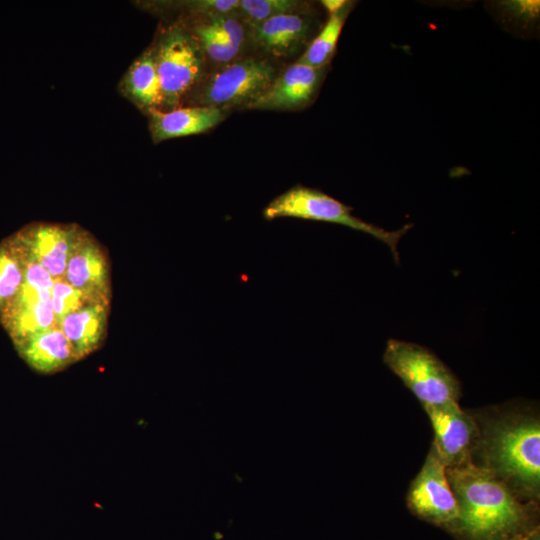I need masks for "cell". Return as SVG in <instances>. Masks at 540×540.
I'll list each match as a JSON object with an SVG mask.
<instances>
[{"label":"cell","mask_w":540,"mask_h":540,"mask_svg":"<svg viewBox=\"0 0 540 540\" xmlns=\"http://www.w3.org/2000/svg\"><path fill=\"white\" fill-rule=\"evenodd\" d=\"M276 77L274 66L262 58L235 59L211 73L199 86V106L221 111L233 107L247 108Z\"/></svg>","instance_id":"6"},{"label":"cell","mask_w":540,"mask_h":540,"mask_svg":"<svg viewBox=\"0 0 540 540\" xmlns=\"http://www.w3.org/2000/svg\"><path fill=\"white\" fill-rule=\"evenodd\" d=\"M124 94L138 107L147 110L161 108V91L152 48L144 51L124 75Z\"/></svg>","instance_id":"17"},{"label":"cell","mask_w":540,"mask_h":540,"mask_svg":"<svg viewBox=\"0 0 540 540\" xmlns=\"http://www.w3.org/2000/svg\"><path fill=\"white\" fill-rule=\"evenodd\" d=\"M475 415L479 435L472 463L490 471L522 501L540 497V421L536 415L508 410Z\"/></svg>","instance_id":"2"},{"label":"cell","mask_w":540,"mask_h":540,"mask_svg":"<svg viewBox=\"0 0 540 540\" xmlns=\"http://www.w3.org/2000/svg\"><path fill=\"white\" fill-rule=\"evenodd\" d=\"M433 431L432 447L446 468L472 462L479 427L475 415L463 410L458 401L424 406Z\"/></svg>","instance_id":"8"},{"label":"cell","mask_w":540,"mask_h":540,"mask_svg":"<svg viewBox=\"0 0 540 540\" xmlns=\"http://www.w3.org/2000/svg\"><path fill=\"white\" fill-rule=\"evenodd\" d=\"M26 252L13 234L0 242V317L18 296L25 276Z\"/></svg>","instance_id":"18"},{"label":"cell","mask_w":540,"mask_h":540,"mask_svg":"<svg viewBox=\"0 0 540 540\" xmlns=\"http://www.w3.org/2000/svg\"><path fill=\"white\" fill-rule=\"evenodd\" d=\"M15 348L29 367L42 374L56 373L78 361L72 344L59 327L36 334Z\"/></svg>","instance_id":"15"},{"label":"cell","mask_w":540,"mask_h":540,"mask_svg":"<svg viewBox=\"0 0 540 540\" xmlns=\"http://www.w3.org/2000/svg\"><path fill=\"white\" fill-rule=\"evenodd\" d=\"M351 7L352 2L347 1L341 10L330 14L324 27L308 44L297 62L314 68L326 67L334 55L342 27Z\"/></svg>","instance_id":"19"},{"label":"cell","mask_w":540,"mask_h":540,"mask_svg":"<svg viewBox=\"0 0 540 540\" xmlns=\"http://www.w3.org/2000/svg\"><path fill=\"white\" fill-rule=\"evenodd\" d=\"M109 306L88 304L65 316L59 328L73 346L81 360L99 349L105 340Z\"/></svg>","instance_id":"16"},{"label":"cell","mask_w":540,"mask_h":540,"mask_svg":"<svg viewBox=\"0 0 540 540\" xmlns=\"http://www.w3.org/2000/svg\"><path fill=\"white\" fill-rule=\"evenodd\" d=\"M353 208L314 188L296 185L275 197L263 210V217L274 220L282 217L327 222L369 234L386 244L395 262L399 263L398 243L413 224L388 231L352 214Z\"/></svg>","instance_id":"4"},{"label":"cell","mask_w":540,"mask_h":540,"mask_svg":"<svg viewBox=\"0 0 540 540\" xmlns=\"http://www.w3.org/2000/svg\"><path fill=\"white\" fill-rule=\"evenodd\" d=\"M304 7L305 3L293 0H241L236 11L250 25L278 15L301 12Z\"/></svg>","instance_id":"20"},{"label":"cell","mask_w":540,"mask_h":540,"mask_svg":"<svg viewBox=\"0 0 540 540\" xmlns=\"http://www.w3.org/2000/svg\"><path fill=\"white\" fill-rule=\"evenodd\" d=\"M193 33L205 57L207 56L211 61L225 65L235 60L240 53V49L224 40L208 22L196 25Z\"/></svg>","instance_id":"21"},{"label":"cell","mask_w":540,"mask_h":540,"mask_svg":"<svg viewBox=\"0 0 540 540\" xmlns=\"http://www.w3.org/2000/svg\"><path fill=\"white\" fill-rule=\"evenodd\" d=\"M459 514L457 540H515L536 529V503L520 500L487 469L468 463L446 468Z\"/></svg>","instance_id":"1"},{"label":"cell","mask_w":540,"mask_h":540,"mask_svg":"<svg viewBox=\"0 0 540 540\" xmlns=\"http://www.w3.org/2000/svg\"><path fill=\"white\" fill-rule=\"evenodd\" d=\"M148 113L149 130L155 143L206 132L225 117L217 108L199 105L169 111L156 109Z\"/></svg>","instance_id":"14"},{"label":"cell","mask_w":540,"mask_h":540,"mask_svg":"<svg viewBox=\"0 0 540 540\" xmlns=\"http://www.w3.org/2000/svg\"><path fill=\"white\" fill-rule=\"evenodd\" d=\"M83 228L75 224L32 223L15 234L26 252L54 279L64 278L68 259Z\"/></svg>","instance_id":"10"},{"label":"cell","mask_w":540,"mask_h":540,"mask_svg":"<svg viewBox=\"0 0 540 540\" xmlns=\"http://www.w3.org/2000/svg\"><path fill=\"white\" fill-rule=\"evenodd\" d=\"M153 50L161 91V108H177L201 80L205 55L194 33L179 25L167 27Z\"/></svg>","instance_id":"5"},{"label":"cell","mask_w":540,"mask_h":540,"mask_svg":"<svg viewBox=\"0 0 540 540\" xmlns=\"http://www.w3.org/2000/svg\"><path fill=\"white\" fill-rule=\"evenodd\" d=\"M64 279L91 303L109 306V257L103 246L85 229H82L73 246Z\"/></svg>","instance_id":"9"},{"label":"cell","mask_w":540,"mask_h":540,"mask_svg":"<svg viewBox=\"0 0 540 540\" xmlns=\"http://www.w3.org/2000/svg\"><path fill=\"white\" fill-rule=\"evenodd\" d=\"M24 283L34 288L51 291L55 279L26 252Z\"/></svg>","instance_id":"24"},{"label":"cell","mask_w":540,"mask_h":540,"mask_svg":"<svg viewBox=\"0 0 540 540\" xmlns=\"http://www.w3.org/2000/svg\"><path fill=\"white\" fill-rule=\"evenodd\" d=\"M407 507L421 520L450 531L459 514L446 467L431 446L407 492Z\"/></svg>","instance_id":"7"},{"label":"cell","mask_w":540,"mask_h":540,"mask_svg":"<svg viewBox=\"0 0 540 540\" xmlns=\"http://www.w3.org/2000/svg\"><path fill=\"white\" fill-rule=\"evenodd\" d=\"M50 299L51 291L23 283L16 299L0 317V323L14 346L36 334L58 327Z\"/></svg>","instance_id":"12"},{"label":"cell","mask_w":540,"mask_h":540,"mask_svg":"<svg viewBox=\"0 0 540 540\" xmlns=\"http://www.w3.org/2000/svg\"><path fill=\"white\" fill-rule=\"evenodd\" d=\"M210 26L227 42L241 50L245 41V27L235 13L206 15Z\"/></svg>","instance_id":"23"},{"label":"cell","mask_w":540,"mask_h":540,"mask_svg":"<svg viewBox=\"0 0 540 540\" xmlns=\"http://www.w3.org/2000/svg\"><path fill=\"white\" fill-rule=\"evenodd\" d=\"M312 21L304 12L282 14L250 24L253 44L272 57H290L308 41Z\"/></svg>","instance_id":"13"},{"label":"cell","mask_w":540,"mask_h":540,"mask_svg":"<svg viewBox=\"0 0 540 540\" xmlns=\"http://www.w3.org/2000/svg\"><path fill=\"white\" fill-rule=\"evenodd\" d=\"M347 1L344 0H324L321 1L322 5L327 9L329 14L335 13L341 10Z\"/></svg>","instance_id":"25"},{"label":"cell","mask_w":540,"mask_h":540,"mask_svg":"<svg viewBox=\"0 0 540 540\" xmlns=\"http://www.w3.org/2000/svg\"><path fill=\"white\" fill-rule=\"evenodd\" d=\"M383 361L419 400L422 407L458 401L461 386L451 369L428 348L389 339Z\"/></svg>","instance_id":"3"},{"label":"cell","mask_w":540,"mask_h":540,"mask_svg":"<svg viewBox=\"0 0 540 540\" xmlns=\"http://www.w3.org/2000/svg\"><path fill=\"white\" fill-rule=\"evenodd\" d=\"M515 540H539V527Z\"/></svg>","instance_id":"26"},{"label":"cell","mask_w":540,"mask_h":540,"mask_svg":"<svg viewBox=\"0 0 540 540\" xmlns=\"http://www.w3.org/2000/svg\"><path fill=\"white\" fill-rule=\"evenodd\" d=\"M51 305L58 323L68 314L91 303L80 291L71 286L64 278L55 279L51 290Z\"/></svg>","instance_id":"22"},{"label":"cell","mask_w":540,"mask_h":540,"mask_svg":"<svg viewBox=\"0 0 540 540\" xmlns=\"http://www.w3.org/2000/svg\"><path fill=\"white\" fill-rule=\"evenodd\" d=\"M325 68H314L300 62L290 65L247 109L285 111L306 107L317 94Z\"/></svg>","instance_id":"11"}]
</instances>
